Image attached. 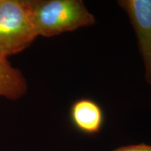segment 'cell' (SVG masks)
I'll return each mask as SVG.
<instances>
[{
	"mask_svg": "<svg viewBox=\"0 0 151 151\" xmlns=\"http://www.w3.org/2000/svg\"><path fill=\"white\" fill-rule=\"evenodd\" d=\"M38 37H51L95 23L81 0H29Z\"/></svg>",
	"mask_w": 151,
	"mask_h": 151,
	"instance_id": "obj_1",
	"label": "cell"
},
{
	"mask_svg": "<svg viewBox=\"0 0 151 151\" xmlns=\"http://www.w3.org/2000/svg\"><path fill=\"white\" fill-rule=\"evenodd\" d=\"M37 37L29 0H0V55L22 52Z\"/></svg>",
	"mask_w": 151,
	"mask_h": 151,
	"instance_id": "obj_2",
	"label": "cell"
},
{
	"mask_svg": "<svg viewBox=\"0 0 151 151\" xmlns=\"http://www.w3.org/2000/svg\"><path fill=\"white\" fill-rule=\"evenodd\" d=\"M118 3L126 11L134 29L146 80L151 86V0H121Z\"/></svg>",
	"mask_w": 151,
	"mask_h": 151,
	"instance_id": "obj_3",
	"label": "cell"
},
{
	"mask_svg": "<svg viewBox=\"0 0 151 151\" xmlns=\"http://www.w3.org/2000/svg\"><path fill=\"white\" fill-rule=\"evenodd\" d=\"M70 119L73 127L85 135L94 136L102 129L104 115L99 105L92 99L83 98L71 106Z\"/></svg>",
	"mask_w": 151,
	"mask_h": 151,
	"instance_id": "obj_4",
	"label": "cell"
},
{
	"mask_svg": "<svg viewBox=\"0 0 151 151\" xmlns=\"http://www.w3.org/2000/svg\"><path fill=\"white\" fill-rule=\"evenodd\" d=\"M27 91V81L22 73L12 67L7 58L0 55V97L16 100Z\"/></svg>",
	"mask_w": 151,
	"mask_h": 151,
	"instance_id": "obj_5",
	"label": "cell"
},
{
	"mask_svg": "<svg viewBox=\"0 0 151 151\" xmlns=\"http://www.w3.org/2000/svg\"><path fill=\"white\" fill-rule=\"evenodd\" d=\"M112 151H151V145L146 143L128 145V146H120Z\"/></svg>",
	"mask_w": 151,
	"mask_h": 151,
	"instance_id": "obj_6",
	"label": "cell"
}]
</instances>
